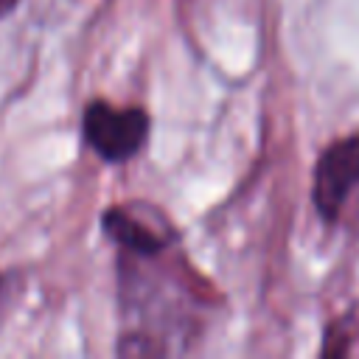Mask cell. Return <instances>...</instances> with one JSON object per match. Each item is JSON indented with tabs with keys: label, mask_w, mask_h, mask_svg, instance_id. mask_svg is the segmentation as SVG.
<instances>
[{
	"label": "cell",
	"mask_w": 359,
	"mask_h": 359,
	"mask_svg": "<svg viewBox=\"0 0 359 359\" xmlns=\"http://www.w3.org/2000/svg\"><path fill=\"white\" fill-rule=\"evenodd\" d=\"M149 135V118L137 107L93 101L84 109V140L109 163L129 160Z\"/></svg>",
	"instance_id": "cell-3"
},
{
	"label": "cell",
	"mask_w": 359,
	"mask_h": 359,
	"mask_svg": "<svg viewBox=\"0 0 359 359\" xmlns=\"http://www.w3.org/2000/svg\"><path fill=\"white\" fill-rule=\"evenodd\" d=\"M6 294H8V292H6V280H0V309H3V300H6Z\"/></svg>",
	"instance_id": "cell-5"
},
{
	"label": "cell",
	"mask_w": 359,
	"mask_h": 359,
	"mask_svg": "<svg viewBox=\"0 0 359 359\" xmlns=\"http://www.w3.org/2000/svg\"><path fill=\"white\" fill-rule=\"evenodd\" d=\"M168 250H121V297L126 317L135 320L123 334L121 353H168V334L191 325V289L177 272H168L163 252Z\"/></svg>",
	"instance_id": "cell-1"
},
{
	"label": "cell",
	"mask_w": 359,
	"mask_h": 359,
	"mask_svg": "<svg viewBox=\"0 0 359 359\" xmlns=\"http://www.w3.org/2000/svg\"><path fill=\"white\" fill-rule=\"evenodd\" d=\"M356 334H359V311L351 309V311H345L342 317H337L325 325L320 353L323 356H345L353 348Z\"/></svg>",
	"instance_id": "cell-4"
},
{
	"label": "cell",
	"mask_w": 359,
	"mask_h": 359,
	"mask_svg": "<svg viewBox=\"0 0 359 359\" xmlns=\"http://www.w3.org/2000/svg\"><path fill=\"white\" fill-rule=\"evenodd\" d=\"M11 3H14V0H0V11H3L6 6H11Z\"/></svg>",
	"instance_id": "cell-6"
},
{
	"label": "cell",
	"mask_w": 359,
	"mask_h": 359,
	"mask_svg": "<svg viewBox=\"0 0 359 359\" xmlns=\"http://www.w3.org/2000/svg\"><path fill=\"white\" fill-rule=\"evenodd\" d=\"M359 191V129L331 140L317 163L311 182V202L325 224H337L348 199Z\"/></svg>",
	"instance_id": "cell-2"
}]
</instances>
